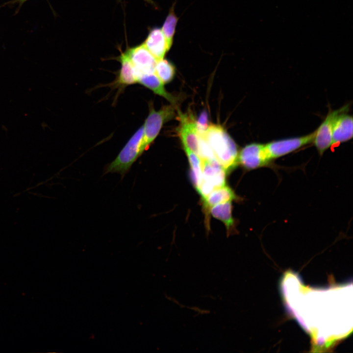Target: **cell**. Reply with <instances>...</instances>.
Segmentation results:
<instances>
[{
	"label": "cell",
	"instance_id": "1",
	"mask_svg": "<svg viewBox=\"0 0 353 353\" xmlns=\"http://www.w3.org/2000/svg\"><path fill=\"white\" fill-rule=\"evenodd\" d=\"M204 137L215 159L227 172L238 164L237 146L221 126L215 124L208 126Z\"/></svg>",
	"mask_w": 353,
	"mask_h": 353
},
{
	"label": "cell",
	"instance_id": "2",
	"mask_svg": "<svg viewBox=\"0 0 353 353\" xmlns=\"http://www.w3.org/2000/svg\"><path fill=\"white\" fill-rule=\"evenodd\" d=\"M143 125L131 136L115 159L106 167L105 173H117L124 176L142 154Z\"/></svg>",
	"mask_w": 353,
	"mask_h": 353
},
{
	"label": "cell",
	"instance_id": "3",
	"mask_svg": "<svg viewBox=\"0 0 353 353\" xmlns=\"http://www.w3.org/2000/svg\"><path fill=\"white\" fill-rule=\"evenodd\" d=\"M202 180L197 191L202 199L226 184V171L216 160L201 161Z\"/></svg>",
	"mask_w": 353,
	"mask_h": 353
},
{
	"label": "cell",
	"instance_id": "4",
	"mask_svg": "<svg viewBox=\"0 0 353 353\" xmlns=\"http://www.w3.org/2000/svg\"><path fill=\"white\" fill-rule=\"evenodd\" d=\"M175 115V108L172 105L162 107L155 111L150 106V113L146 119L144 127V136L142 148L144 151L158 135L163 124Z\"/></svg>",
	"mask_w": 353,
	"mask_h": 353
},
{
	"label": "cell",
	"instance_id": "5",
	"mask_svg": "<svg viewBox=\"0 0 353 353\" xmlns=\"http://www.w3.org/2000/svg\"><path fill=\"white\" fill-rule=\"evenodd\" d=\"M349 108L348 103L336 110L329 109L324 120L315 130L313 143L320 155L333 145L332 133L336 118L341 113L348 112Z\"/></svg>",
	"mask_w": 353,
	"mask_h": 353
},
{
	"label": "cell",
	"instance_id": "6",
	"mask_svg": "<svg viewBox=\"0 0 353 353\" xmlns=\"http://www.w3.org/2000/svg\"><path fill=\"white\" fill-rule=\"evenodd\" d=\"M315 130L299 137L274 140L265 144L268 154L271 159H275L287 155L302 147L313 143Z\"/></svg>",
	"mask_w": 353,
	"mask_h": 353
},
{
	"label": "cell",
	"instance_id": "7",
	"mask_svg": "<svg viewBox=\"0 0 353 353\" xmlns=\"http://www.w3.org/2000/svg\"><path fill=\"white\" fill-rule=\"evenodd\" d=\"M271 161L264 144L252 143L248 144L238 154V164L247 170H254L267 166Z\"/></svg>",
	"mask_w": 353,
	"mask_h": 353
},
{
	"label": "cell",
	"instance_id": "8",
	"mask_svg": "<svg viewBox=\"0 0 353 353\" xmlns=\"http://www.w3.org/2000/svg\"><path fill=\"white\" fill-rule=\"evenodd\" d=\"M180 126L178 133L183 146L198 156L199 134L196 121L191 114H183L178 110Z\"/></svg>",
	"mask_w": 353,
	"mask_h": 353
},
{
	"label": "cell",
	"instance_id": "9",
	"mask_svg": "<svg viewBox=\"0 0 353 353\" xmlns=\"http://www.w3.org/2000/svg\"><path fill=\"white\" fill-rule=\"evenodd\" d=\"M125 52L136 73L140 74L155 73L157 60L143 44L128 48Z\"/></svg>",
	"mask_w": 353,
	"mask_h": 353
},
{
	"label": "cell",
	"instance_id": "10",
	"mask_svg": "<svg viewBox=\"0 0 353 353\" xmlns=\"http://www.w3.org/2000/svg\"><path fill=\"white\" fill-rule=\"evenodd\" d=\"M348 112L341 113L335 121L332 133L333 145L347 142L353 138V116Z\"/></svg>",
	"mask_w": 353,
	"mask_h": 353
},
{
	"label": "cell",
	"instance_id": "11",
	"mask_svg": "<svg viewBox=\"0 0 353 353\" xmlns=\"http://www.w3.org/2000/svg\"><path fill=\"white\" fill-rule=\"evenodd\" d=\"M143 44L157 60L163 59L170 49L161 29L157 27L150 31Z\"/></svg>",
	"mask_w": 353,
	"mask_h": 353
},
{
	"label": "cell",
	"instance_id": "12",
	"mask_svg": "<svg viewBox=\"0 0 353 353\" xmlns=\"http://www.w3.org/2000/svg\"><path fill=\"white\" fill-rule=\"evenodd\" d=\"M137 83L152 91L155 94L161 96L172 104H176V99L165 90L164 83L155 73L140 74L136 73Z\"/></svg>",
	"mask_w": 353,
	"mask_h": 353
},
{
	"label": "cell",
	"instance_id": "13",
	"mask_svg": "<svg viewBox=\"0 0 353 353\" xmlns=\"http://www.w3.org/2000/svg\"><path fill=\"white\" fill-rule=\"evenodd\" d=\"M118 60L121 64L118 73L117 83L122 86H127L137 83L135 70L127 54L121 52Z\"/></svg>",
	"mask_w": 353,
	"mask_h": 353
},
{
	"label": "cell",
	"instance_id": "14",
	"mask_svg": "<svg viewBox=\"0 0 353 353\" xmlns=\"http://www.w3.org/2000/svg\"><path fill=\"white\" fill-rule=\"evenodd\" d=\"M236 197L233 191L226 185L212 190L203 199L204 208L209 212L212 206L235 200Z\"/></svg>",
	"mask_w": 353,
	"mask_h": 353
},
{
	"label": "cell",
	"instance_id": "15",
	"mask_svg": "<svg viewBox=\"0 0 353 353\" xmlns=\"http://www.w3.org/2000/svg\"><path fill=\"white\" fill-rule=\"evenodd\" d=\"M208 213L215 218L223 222L228 232L234 228V221L231 214V201L221 203L212 206Z\"/></svg>",
	"mask_w": 353,
	"mask_h": 353
},
{
	"label": "cell",
	"instance_id": "16",
	"mask_svg": "<svg viewBox=\"0 0 353 353\" xmlns=\"http://www.w3.org/2000/svg\"><path fill=\"white\" fill-rule=\"evenodd\" d=\"M187 155L191 168L190 177L193 184L196 189L198 188L202 180L201 160L199 156L187 147L183 146Z\"/></svg>",
	"mask_w": 353,
	"mask_h": 353
},
{
	"label": "cell",
	"instance_id": "17",
	"mask_svg": "<svg viewBox=\"0 0 353 353\" xmlns=\"http://www.w3.org/2000/svg\"><path fill=\"white\" fill-rule=\"evenodd\" d=\"M155 73L164 84L167 83L173 79L175 69L171 63L163 58L157 60Z\"/></svg>",
	"mask_w": 353,
	"mask_h": 353
},
{
	"label": "cell",
	"instance_id": "18",
	"mask_svg": "<svg viewBox=\"0 0 353 353\" xmlns=\"http://www.w3.org/2000/svg\"><path fill=\"white\" fill-rule=\"evenodd\" d=\"M174 4L169 10L164 24L162 26L161 30L166 38L167 43L171 48L173 42V38L175 33L176 27L178 21V18L174 12Z\"/></svg>",
	"mask_w": 353,
	"mask_h": 353
},
{
	"label": "cell",
	"instance_id": "19",
	"mask_svg": "<svg viewBox=\"0 0 353 353\" xmlns=\"http://www.w3.org/2000/svg\"><path fill=\"white\" fill-rule=\"evenodd\" d=\"M207 116L206 112H204L201 115L198 120L196 121L198 134L204 135L205 131L208 127Z\"/></svg>",
	"mask_w": 353,
	"mask_h": 353
},
{
	"label": "cell",
	"instance_id": "20",
	"mask_svg": "<svg viewBox=\"0 0 353 353\" xmlns=\"http://www.w3.org/2000/svg\"><path fill=\"white\" fill-rule=\"evenodd\" d=\"M29 0H12L11 1H8L5 4H13L15 3H17L19 6L18 7V10L16 11V12H18L21 6L24 4L26 1H28Z\"/></svg>",
	"mask_w": 353,
	"mask_h": 353
},
{
	"label": "cell",
	"instance_id": "21",
	"mask_svg": "<svg viewBox=\"0 0 353 353\" xmlns=\"http://www.w3.org/2000/svg\"><path fill=\"white\" fill-rule=\"evenodd\" d=\"M118 0L121 1L122 0ZM144 0L147 2L150 3L151 4L154 6H156L155 3L154 2V1L152 0Z\"/></svg>",
	"mask_w": 353,
	"mask_h": 353
}]
</instances>
